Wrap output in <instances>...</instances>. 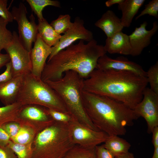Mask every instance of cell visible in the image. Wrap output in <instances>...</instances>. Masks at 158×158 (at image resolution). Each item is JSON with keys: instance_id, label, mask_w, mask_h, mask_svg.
Listing matches in <instances>:
<instances>
[{"instance_id": "obj_1", "label": "cell", "mask_w": 158, "mask_h": 158, "mask_svg": "<svg viewBox=\"0 0 158 158\" xmlns=\"http://www.w3.org/2000/svg\"><path fill=\"white\" fill-rule=\"evenodd\" d=\"M146 77L127 71L95 69L84 79L83 90L121 102L132 109L142 100Z\"/></svg>"}, {"instance_id": "obj_2", "label": "cell", "mask_w": 158, "mask_h": 158, "mask_svg": "<svg viewBox=\"0 0 158 158\" xmlns=\"http://www.w3.org/2000/svg\"><path fill=\"white\" fill-rule=\"evenodd\" d=\"M80 40L62 50L46 63L41 79L43 81L60 79L68 71L77 72L84 79L96 68L98 59L107 53L104 46L94 39L85 43Z\"/></svg>"}, {"instance_id": "obj_3", "label": "cell", "mask_w": 158, "mask_h": 158, "mask_svg": "<svg viewBox=\"0 0 158 158\" xmlns=\"http://www.w3.org/2000/svg\"><path fill=\"white\" fill-rule=\"evenodd\" d=\"M82 97L83 107L90 120L99 130L109 136L125 135L126 127L133 126L139 118L133 109L107 97L83 90Z\"/></svg>"}, {"instance_id": "obj_4", "label": "cell", "mask_w": 158, "mask_h": 158, "mask_svg": "<svg viewBox=\"0 0 158 158\" xmlns=\"http://www.w3.org/2000/svg\"><path fill=\"white\" fill-rule=\"evenodd\" d=\"M84 79L77 72L68 71L58 80L44 82L58 94L74 118L91 129L99 131L90 120L83 107L82 92Z\"/></svg>"}, {"instance_id": "obj_5", "label": "cell", "mask_w": 158, "mask_h": 158, "mask_svg": "<svg viewBox=\"0 0 158 158\" xmlns=\"http://www.w3.org/2000/svg\"><path fill=\"white\" fill-rule=\"evenodd\" d=\"M74 145L68 123L55 121L36 135L32 158H62Z\"/></svg>"}, {"instance_id": "obj_6", "label": "cell", "mask_w": 158, "mask_h": 158, "mask_svg": "<svg viewBox=\"0 0 158 158\" xmlns=\"http://www.w3.org/2000/svg\"><path fill=\"white\" fill-rule=\"evenodd\" d=\"M16 102L22 106L37 105L69 114L58 94L40 78L31 73L23 75Z\"/></svg>"}, {"instance_id": "obj_7", "label": "cell", "mask_w": 158, "mask_h": 158, "mask_svg": "<svg viewBox=\"0 0 158 158\" xmlns=\"http://www.w3.org/2000/svg\"><path fill=\"white\" fill-rule=\"evenodd\" d=\"M11 13L13 20L18 24L19 38L24 47L30 52L32 44L35 42L38 33L35 17L32 13L30 20H28L26 7L22 2L20 3L18 7L13 6Z\"/></svg>"}, {"instance_id": "obj_8", "label": "cell", "mask_w": 158, "mask_h": 158, "mask_svg": "<svg viewBox=\"0 0 158 158\" xmlns=\"http://www.w3.org/2000/svg\"><path fill=\"white\" fill-rule=\"evenodd\" d=\"M12 34V40L4 49L10 59L13 77L31 73L30 52L24 47L16 32L13 31Z\"/></svg>"}, {"instance_id": "obj_9", "label": "cell", "mask_w": 158, "mask_h": 158, "mask_svg": "<svg viewBox=\"0 0 158 158\" xmlns=\"http://www.w3.org/2000/svg\"><path fill=\"white\" fill-rule=\"evenodd\" d=\"M69 132L74 145L88 148L104 142L109 136L104 132L88 127L74 118L68 123Z\"/></svg>"}, {"instance_id": "obj_10", "label": "cell", "mask_w": 158, "mask_h": 158, "mask_svg": "<svg viewBox=\"0 0 158 158\" xmlns=\"http://www.w3.org/2000/svg\"><path fill=\"white\" fill-rule=\"evenodd\" d=\"M133 110L136 116L142 117L146 122L147 132L152 133L153 129L158 126V95L149 87L144 90L143 98Z\"/></svg>"}, {"instance_id": "obj_11", "label": "cell", "mask_w": 158, "mask_h": 158, "mask_svg": "<svg viewBox=\"0 0 158 158\" xmlns=\"http://www.w3.org/2000/svg\"><path fill=\"white\" fill-rule=\"evenodd\" d=\"M22 125L30 127L38 133L55 121L49 116L47 108L35 104L22 106L19 114Z\"/></svg>"}, {"instance_id": "obj_12", "label": "cell", "mask_w": 158, "mask_h": 158, "mask_svg": "<svg viewBox=\"0 0 158 158\" xmlns=\"http://www.w3.org/2000/svg\"><path fill=\"white\" fill-rule=\"evenodd\" d=\"M93 39L92 32L85 27L83 20L77 17L75 18L71 28L61 35L58 44L51 47V51L48 60L58 52L73 44L77 40H82L88 42Z\"/></svg>"}, {"instance_id": "obj_13", "label": "cell", "mask_w": 158, "mask_h": 158, "mask_svg": "<svg viewBox=\"0 0 158 158\" xmlns=\"http://www.w3.org/2000/svg\"><path fill=\"white\" fill-rule=\"evenodd\" d=\"M96 69L129 71L146 77V72L141 66L123 56L113 59L105 54L98 59Z\"/></svg>"}, {"instance_id": "obj_14", "label": "cell", "mask_w": 158, "mask_h": 158, "mask_svg": "<svg viewBox=\"0 0 158 158\" xmlns=\"http://www.w3.org/2000/svg\"><path fill=\"white\" fill-rule=\"evenodd\" d=\"M147 25V22H144L139 27H136L129 35L131 48L130 55L135 56L140 54L143 49L150 44L152 37L157 32L158 30L157 21L153 23L152 28L150 30L146 29Z\"/></svg>"}, {"instance_id": "obj_15", "label": "cell", "mask_w": 158, "mask_h": 158, "mask_svg": "<svg viewBox=\"0 0 158 158\" xmlns=\"http://www.w3.org/2000/svg\"><path fill=\"white\" fill-rule=\"evenodd\" d=\"M51 50V47L44 43L38 33L33 47L30 52L32 66L31 73L33 75L41 78L46 61Z\"/></svg>"}, {"instance_id": "obj_16", "label": "cell", "mask_w": 158, "mask_h": 158, "mask_svg": "<svg viewBox=\"0 0 158 158\" xmlns=\"http://www.w3.org/2000/svg\"><path fill=\"white\" fill-rule=\"evenodd\" d=\"M104 46L107 52L109 54L125 55L131 54V48L129 36L122 31L107 37Z\"/></svg>"}, {"instance_id": "obj_17", "label": "cell", "mask_w": 158, "mask_h": 158, "mask_svg": "<svg viewBox=\"0 0 158 158\" xmlns=\"http://www.w3.org/2000/svg\"><path fill=\"white\" fill-rule=\"evenodd\" d=\"M23 76L14 77L8 81L0 83V100L5 106L16 102Z\"/></svg>"}, {"instance_id": "obj_18", "label": "cell", "mask_w": 158, "mask_h": 158, "mask_svg": "<svg viewBox=\"0 0 158 158\" xmlns=\"http://www.w3.org/2000/svg\"><path fill=\"white\" fill-rule=\"evenodd\" d=\"M95 25L101 29L107 37L122 31L124 28L120 18L112 10H108L103 14L101 18L95 23Z\"/></svg>"}, {"instance_id": "obj_19", "label": "cell", "mask_w": 158, "mask_h": 158, "mask_svg": "<svg viewBox=\"0 0 158 158\" xmlns=\"http://www.w3.org/2000/svg\"><path fill=\"white\" fill-rule=\"evenodd\" d=\"M145 1V0H123L118 4V9L122 13L120 19L123 27L130 26L133 18Z\"/></svg>"}, {"instance_id": "obj_20", "label": "cell", "mask_w": 158, "mask_h": 158, "mask_svg": "<svg viewBox=\"0 0 158 158\" xmlns=\"http://www.w3.org/2000/svg\"><path fill=\"white\" fill-rule=\"evenodd\" d=\"M37 25L38 33L44 43L51 47L58 44L61 35L55 32L46 19L38 20Z\"/></svg>"}, {"instance_id": "obj_21", "label": "cell", "mask_w": 158, "mask_h": 158, "mask_svg": "<svg viewBox=\"0 0 158 158\" xmlns=\"http://www.w3.org/2000/svg\"><path fill=\"white\" fill-rule=\"evenodd\" d=\"M22 105L16 102L12 104L0 107V126L10 122H16L22 124L19 116Z\"/></svg>"}, {"instance_id": "obj_22", "label": "cell", "mask_w": 158, "mask_h": 158, "mask_svg": "<svg viewBox=\"0 0 158 158\" xmlns=\"http://www.w3.org/2000/svg\"><path fill=\"white\" fill-rule=\"evenodd\" d=\"M104 143L102 145L104 147L111 152L115 157L129 152L131 146L126 140L117 135L109 136Z\"/></svg>"}, {"instance_id": "obj_23", "label": "cell", "mask_w": 158, "mask_h": 158, "mask_svg": "<svg viewBox=\"0 0 158 158\" xmlns=\"http://www.w3.org/2000/svg\"><path fill=\"white\" fill-rule=\"evenodd\" d=\"M62 158H96L95 147L88 148L75 145Z\"/></svg>"}, {"instance_id": "obj_24", "label": "cell", "mask_w": 158, "mask_h": 158, "mask_svg": "<svg viewBox=\"0 0 158 158\" xmlns=\"http://www.w3.org/2000/svg\"><path fill=\"white\" fill-rule=\"evenodd\" d=\"M32 10L37 16L38 20H42L43 17L42 11L46 6H51L60 7V3L57 0H27Z\"/></svg>"}, {"instance_id": "obj_25", "label": "cell", "mask_w": 158, "mask_h": 158, "mask_svg": "<svg viewBox=\"0 0 158 158\" xmlns=\"http://www.w3.org/2000/svg\"><path fill=\"white\" fill-rule=\"evenodd\" d=\"M37 134L31 127L21 125L17 135L11 140L15 142L21 144H29L33 142Z\"/></svg>"}, {"instance_id": "obj_26", "label": "cell", "mask_w": 158, "mask_h": 158, "mask_svg": "<svg viewBox=\"0 0 158 158\" xmlns=\"http://www.w3.org/2000/svg\"><path fill=\"white\" fill-rule=\"evenodd\" d=\"M71 17L68 14L60 15L56 19L52 21L50 25L58 34H64L73 25Z\"/></svg>"}, {"instance_id": "obj_27", "label": "cell", "mask_w": 158, "mask_h": 158, "mask_svg": "<svg viewBox=\"0 0 158 158\" xmlns=\"http://www.w3.org/2000/svg\"><path fill=\"white\" fill-rule=\"evenodd\" d=\"M33 142L23 144L15 142L11 140L7 145L13 151L17 158H32Z\"/></svg>"}, {"instance_id": "obj_28", "label": "cell", "mask_w": 158, "mask_h": 158, "mask_svg": "<svg viewBox=\"0 0 158 158\" xmlns=\"http://www.w3.org/2000/svg\"><path fill=\"white\" fill-rule=\"evenodd\" d=\"M9 23L0 17V53L10 44L13 34L6 27Z\"/></svg>"}, {"instance_id": "obj_29", "label": "cell", "mask_w": 158, "mask_h": 158, "mask_svg": "<svg viewBox=\"0 0 158 158\" xmlns=\"http://www.w3.org/2000/svg\"><path fill=\"white\" fill-rule=\"evenodd\" d=\"M146 78L150 88L158 95V62L150 67L146 72Z\"/></svg>"}, {"instance_id": "obj_30", "label": "cell", "mask_w": 158, "mask_h": 158, "mask_svg": "<svg viewBox=\"0 0 158 158\" xmlns=\"http://www.w3.org/2000/svg\"><path fill=\"white\" fill-rule=\"evenodd\" d=\"M148 14L157 18H158V0H152L145 6V8L135 18L137 20L145 15Z\"/></svg>"}, {"instance_id": "obj_31", "label": "cell", "mask_w": 158, "mask_h": 158, "mask_svg": "<svg viewBox=\"0 0 158 158\" xmlns=\"http://www.w3.org/2000/svg\"><path fill=\"white\" fill-rule=\"evenodd\" d=\"M47 111L49 116L55 121L68 123L73 118L69 114L47 108Z\"/></svg>"}, {"instance_id": "obj_32", "label": "cell", "mask_w": 158, "mask_h": 158, "mask_svg": "<svg viewBox=\"0 0 158 158\" xmlns=\"http://www.w3.org/2000/svg\"><path fill=\"white\" fill-rule=\"evenodd\" d=\"M21 125L16 122H10L5 123L1 127L5 131L12 140L16 136L20 128Z\"/></svg>"}, {"instance_id": "obj_33", "label": "cell", "mask_w": 158, "mask_h": 158, "mask_svg": "<svg viewBox=\"0 0 158 158\" xmlns=\"http://www.w3.org/2000/svg\"><path fill=\"white\" fill-rule=\"evenodd\" d=\"M7 0H0V16L8 23L13 20L11 13L7 8Z\"/></svg>"}, {"instance_id": "obj_34", "label": "cell", "mask_w": 158, "mask_h": 158, "mask_svg": "<svg viewBox=\"0 0 158 158\" xmlns=\"http://www.w3.org/2000/svg\"><path fill=\"white\" fill-rule=\"evenodd\" d=\"M96 158H115L114 156L102 145L95 147Z\"/></svg>"}, {"instance_id": "obj_35", "label": "cell", "mask_w": 158, "mask_h": 158, "mask_svg": "<svg viewBox=\"0 0 158 158\" xmlns=\"http://www.w3.org/2000/svg\"><path fill=\"white\" fill-rule=\"evenodd\" d=\"M5 66V70L0 75V83L8 81L13 77L11 61L8 63Z\"/></svg>"}, {"instance_id": "obj_36", "label": "cell", "mask_w": 158, "mask_h": 158, "mask_svg": "<svg viewBox=\"0 0 158 158\" xmlns=\"http://www.w3.org/2000/svg\"><path fill=\"white\" fill-rule=\"evenodd\" d=\"M0 158H17L13 151L7 145L0 146Z\"/></svg>"}, {"instance_id": "obj_37", "label": "cell", "mask_w": 158, "mask_h": 158, "mask_svg": "<svg viewBox=\"0 0 158 158\" xmlns=\"http://www.w3.org/2000/svg\"><path fill=\"white\" fill-rule=\"evenodd\" d=\"M11 140L8 135L1 126H0V146H7Z\"/></svg>"}, {"instance_id": "obj_38", "label": "cell", "mask_w": 158, "mask_h": 158, "mask_svg": "<svg viewBox=\"0 0 158 158\" xmlns=\"http://www.w3.org/2000/svg\"><path fill=\"white\" fill-rule=\"evenodd\" d=\"M10 61V59L7 54H2L0 53V69Z\"/></svg>"}, {"instance_id": "obj_39", "label": "cell", "mask_w": 158, "mask_h": 158, "mask_svg": "<svg viewBox=\"0 0 158 158\" xmlns=\"http://www.w3.org/2000/svg\"><path fill=\"white\" fill-rule=\"evenodd\" d=\"M152 142L154 148L158 147V126L155 127L153 129Z\"/></svg>"}, {"instance_id": "obj_40", "label": "cell", "mask_w": 158, "mask_h": 158, "mask_svg": "<svg viewBox=\"0 0 158 158\" xmlns=\"http://www.w3.org/2000/svg\"><path fill=\"white\" fill-rule=\"evenodd\" d=\"M123 0H108L105 2V5L107 7H110L115 4H119L123 1Z\"/></svg>"}, {"instance_id": "obj_41", "label": "cell", "mask_w": 158, "mask_h": 158, "mask_svg": "<svg viewBox=\"0 0 158 158\" xmlns=\"http://www.w3.org/2000/svg\"><path fill=\"white\" fill-rule=\"evenodd\" d=\"M115 157V158H135L133 154L129 152L121 155L116 156Z\"/></svg>"}, {"instance_id": "obj_42", "label": "cell", "mask_w": 158, "mask_h": 158, "mask_svg": "<svg viewBox=\"0 0 158 158\" xmlns=\"http://www.w3.org/2000/svg\"><path fill=\"white\" fill-rule=\"evenodd\" d=\"M152 158H158V147L154 148L153 154Z\"/></svg>"}]
</instances>
